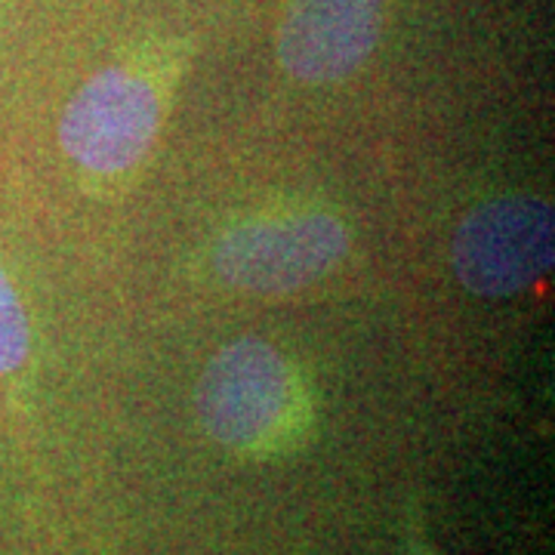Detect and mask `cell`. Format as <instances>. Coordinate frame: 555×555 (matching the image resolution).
I'll list each match as a JSON object with an SVG mask.
<instances>
[{
	"instance_id": "6da1fadb",
	"label": "cell",
	"mask_w": 555,
	"mask_h": 555,
	"mask_svg": "<svg viewBox=\"0 0 555 555\" xmlns=\"http://www.w3.org/2000/svg\"><path fill=\"white\" fill-rule=\"evenodd\" d=\"M297 411V379L287 358L262 339H238L207 364L198 383V416L207 436L254 451L269 444Z\"/></svg>"
},
{
	"instance_id": "7a4b0ae2",
	"label": "cell",
	"mask_w": 555,
	"mask_h": 555,
	"mask_svg": "<svg viewBox=\"0 0 555 555\" xmlns=\"http://www.w3.org/2000/svg\"><path fill=\"white\" fill-rule=\"evenodd\" d=\"M349 250V232L331 214H281L235 225L217 244L214 266L250 294H294L327 275Z\"/></svg>"
},
{
	"instance_id": "3957f363",
	"label": "cell",
	"mask_w": 555,
	"mask_h": 555,
	"mask_svg": "<svg viewBox=\"0 0 555 555\" xmlns=\"http://www.w3.org/2000/svg\"><path fill=\"white\" fill-rule=\"evenodd\" d=\"M553 207L540 198H496L476 207L454 235V269L478 297H513L553 269Z\"/></svg>"
},
{
	"instance_id": "277c9868",
	"label": "cell",
	"mask_w": 555,
	"mask_h": 555,
	"mask_svg": "<svg viewBox=\"0 0 555 555\" xmlns=\"http://www.w3.org/2000/svg\"><path fill=\"white\" fill-rule=\"evenodd\" d=\"M160 105L149 80L124 68L90 78L60 120L65 155L90 173H124L149 152Z\"/></svg>"
},
{
	"instance_id": "5b68a950",
	"label": "cell",
	"mask_w": 555,
	"mask_h": 555,
	"mask_svg": "<svg viewBox=\"0 0 555 555\" xmlns=\"http://www.w3.org/2000/svg\"><path fill=\"white\" fill-rule=\"evenodd\" d=\"M383 0H291L278 60L306 83H331L352 75L377 47Z\"/></svg>"
},
{
	"instance_id": "8992f818",
	"label": "cell",
	"mask_w": 555,
	"mask_h": 555,
	"mask_svg": "<svg viewBox=\"0 0 555 555\" xmlns=\"http://www.w3.org/2000/svg\"><path fill=\"white\" fill-rule=\"evenodd\" d=\"M31 349L28 315L22 309V299L13 287L10 275L0 266V377L20 371Z\"/></svg>"
}]
</instances>
